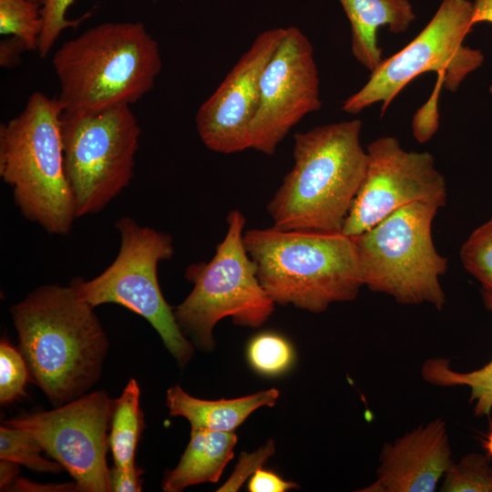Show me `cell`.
<instances>
[{
	"mask_svg": "<svg viewBox=\"0 0 492 492\" xmlns=\"http://www.w3.org/2000/svg\"><path fill=\"white\" fill-rule=\"evenodd\" d=\"M298 487L297 484L282 478L276 473L262 469H257L251 477L248 490L251 492H285Z\"/></svg>",
	"mask_w": 492,
	"mask_h": 492,
	"instance_id": "29",
	"label": "cell"
},
{
	"mask_svg": "<svg viewBox=\"0 0 492 492\" xmlns=\"http://www.w3.org/2000/svg\"><path fill=\"white\" fill-rule=\"evenodd\" d=\"M367 168L342 232L354 237L398 209L428 201L443 207L446 183L429 152L407 151L394 137H380L366 149Z\"/></svg>",
	"mask_w": 492,
	"mask_h": 492,
	"instance_id": "12",
	"label": "cell"
},
{
	"mask_svg": "<svg viewBox=\"0 0 492 492\" xmlns=\"http://www.w3.org/2000/svg\"><path fill=\"white\" fill-rule=\"evenodd\" d=\"M140 133L129 106L62 113L65 171L77 218L99 212L129 185Z\"/></svg>",
	"mask_w": 492,
	"mask_h": 492,
	"instance_id": "9",
	"label": "cell"
},
{
	"mask_svg": "<svg viewBox=\"0 0 492 492\" xmlns=\"http://www.w3.org/2000/svg\"><path fill=\"white\" fill-rule=\"evenodd\" d=\"M483 296L487 308L492 312V295L483 292ZM421 374L425 382L436 386H467L470 389L469 402L474 404L475 415H490L492 410V359L480 369L462 373L453 370L447 359L429 358L423 364Z\"/></svg>",
	"mask_w": 492,
	"mask_h": 492,
	"instance_id": "20",
	"label": "cell"
},
{
	"mask_svg": "<svg viewBox=\"0 0 492 492\" xmlns=\"http://www.w3.org/2000/svg\"><path fill=\"white\" fill-rule=\"evenodd\" d=\"M274 444L270 440L257 451L248 454L242 453L240 460L230 478L218 491H237L244 481L268 460L274 453Z\"/></svg>",
	"mask_w": 492,
	"mask_h": 492,
	"instance_id": "28",
	"label": "cell"
},
{
	"mask_svg": "<svg viewBox=\"0 0 492 492\" xmlns=\"http://www.w3.org/2000/svg\"><path fill=\"white\" fill-rule=\"evenodd\" d=\"M142 470L136 466L120 467L115 466L109 471L111 491L139 492L142 489Z\"/></svg>",
	"mask_w": 492,
	"mask_h": 492,
	"instance_id": "30",
	"label": "cell"
},
{
	"mask_svg": "<svg viewBox=\"0 0 492 492\" xmlns=\"http://www.w3.org/2000/svg\"><path fill=\"white\" fill-rule=\"evenodd\" d=\"M472 17L469 0H442L425 28L403 49L384 59L365 85L343 101L342 109L358 114L381 102L384 112L404 87L429 71L442 77L448 91H456L466 77L484 62L480 49L463 44L473 27Z\"/></svg>",
	"mask_w": 492,
	"mask_h": 492,
	"instance_id": "10",
	"label": "cell"
},
{
	"mask_svg": "<svg viewBox=\"0 0 492 492\" xmlns=\"http://www.w3.org/2000/svg\"><path fill=\"white\" fill-rule=\"evenodd\" d=\"M472 24L480 22L492 24V0H474Z\"/></svg>",
	"mask_w": 492,
	"mask_h": 492,
	"instance_id": "32",
	"label": "cell"
},
{
	"mask_svg": "<svg viewBox=\"0 0 492 492\" xmlns=\"http://www.w3.org/2000/svg\"><path fill=\"white\" fill-rule=\"evenodd\" d=\"M15 487L17 488L16 490H23V491H33L36 490H47V491H79L77 484H69V485H60V486H41V485H33V483L25 480V479H15Z\"/></svg>",
	"mask_w": 492,
	"mask_h": 492,
	"instance_id": "33",
	"label": "cell"
},
{
	"mask_svg": "<svg viewBox=\"0 0 492 492\" xmlns=\"http://www.w3.org/2000/svg\"><path fill=\"white\" fill-rule=\"evenodd\" d=\"M74 0H39L40 13L43 18V29L38 39L37 51L41 57L50 52L61 32L77 26L84 17L77 20H67L66 12Z\"/></svg>",
	"mask_w": 492,
	"mask_h": 492,
	"instance_id": "27",
	"label": "cell"
},
{
	"mask_svg": "<svg viewBox=\"0 0 492 492\" xmlns=\"http://www.w3.org/2000/svg\"><path fill=\"white\" fill-rule=\"evenodd\" d=\"M30 378L27 364L20 352L5 340L0 343V402L11 404L25 396Z\"/></svg>",
	"mask_w": 492,
	"mask_h": 492,
	"instance_id": "26",
	"label": "cell"
},
{
	"mask_svg": "<svg viewBox=\"0 0 492 492\" xmlns=\"http://www.w3.org/2000/svg\"><path fill=\"white\" fill-rule=\"evenodd\" d=\"M260 90L259 108L250 128V149L272 156L302 118L322 107L313 47L298 27L285 28L262 73Z\"/></svg>",
	"mask_w": 492,
	"mask_h": 492,
	"instance_id": "13",
	"label": "cell"
},
{
	"mask_svg": "<svg viewBox=\"0 0 492 492\" xmlns=\"http://www.w3.org/2000/svg\"><path fill=\"white\" fill-rule=\"evenodd\" d=\"M237 439L234 432L191 428L179 464L165 475L163 491L179 492L193 485L218 482L233 457Z\"/></svg>",
	"mask_w": 492,
	"mask_h": 492,
	"instance_id": "18",
	"label": "cell"
},
{
	"mask_svg": "<svg viewBox=\"0 0 492 492\" xmlns=\"http://www.w3.org/2000/svg\"><path fill=\"white\" fill-rule=\"evenodd\" d=\"M290 342L276 333L265 332L254 336L247 346V358L253 370L274 376L288 371L294 361Z\"/></svg>",
	"mask_w": 492,
	"mask_h": 492,
	"instance_id": "23",
	"label": "cell"
},
{
	"mask_svg": "<svg viewBox=\"0 0 492 492\" xmlns=\"http://www.w3.org/2000/svg\"><path fill=\"white\" fill-rule=\"evenodd\" d=\"M139 399L138 384L132 378L125 386L121 395L112 402L108 440L117 466H136L137 446L144 428Z\"/></svg>",
	"mask_w": 492,
	"mask_h": 492,
	"instance_id": "19",
	"label": "cell"
},
{
	"mask_svg": "<svg viewBox=\"0 0 492 492\" xmlns=\"http://www.w3.org/2000/svg\"><path fill=\"white\" fill-rule=\"evenodd\" d=\"M39 3L30 0H0V33L12 35L26 50H37L43 29Z\"/></svg>",
	"mask_w": 492,
	"mask_h": 492,
	"instance_id": "21",
	"label": "cell"
},
{
	"mask_svg": "<svg viewBox=\"0 0 492 492\" xmlns=\"http://www.w3.org/2000/svg\"><path fill=\"white\" fill-rule=\"evenodd\" d=\"M286 27L265 30L200 105L195 122L209 149L232 154L250 149V128L260 105L261 79L282 42Z\"/></svg>",
	"mask_w": 492,
	"mask_h": 492,
	"instance_id": "14",
	"label": "cell"
},
{
	"mask_svg": "<svg viewBox=\"0 0 492 492\" xmlns=\"http://www.w3.org/2000/svg\"><path fill=\"white\" fill-rule=\"evenodd\" d=\"M350 22L352 53L371 72L384 60L377 31L388 26L394 34L405 33L416 15L409 0H339Z\"/></svg>",
	"mask_w": 492,
	"mask_h": 492,
	"instance_id": "16",
	"label": "cell"
},
{
	"mask_svg": "<svg viewBox=\"0 0 492 492\" xmlns=\"http://www.w3.org/2000/svg\"><path fill=\"white\" fill-rule=\"evenodd\" d=\"M453 462L446 424L437 418L384 445L375 480L361 492H433Z\"/></svg>",
	"mask_w": 492,
	"mask_h": 492,
	"instance_id": "15",
	"label": "cell"
},
{
	"mask_svg": "<svg viewBox=\"0 0 492 492\" xmlns=\"http://www.w3.org/2000/svg\"><path fill=\"white\" fill-rule=\"evenodd\" d=\"M30 378L59 406L99 379L108 341L94 308L73 287L45 284L10 309Z\"/></svg>",
	"mask_w": 492,
	"mask_h": 492,
	"instance_id": "1",
	"label": "cell"
},
{
	"mask_svg": "<svg viewBox=\"0 0 492 492\" xmlns=\"http://www.w3.org/2000/svg\"><path fill=\"white\" fill-rule=\"evenodd\" d=\"M30 1H32V2H36V3L39 2V0H30Z\"/></svg>",
	"mask_w": 492,
	"mask_h": 492,
	"instance_id": "36",
	"label": "cell"
},
{
	"mask_svg": "<svg viewBox=\"0 0 492 492\" xmlns=\"http://www.w3.org/2000/svg\"><path fill=\"white\" fill-rule=\"evenodd\" d=\"M19 473V465L15 463V462H12V461H8V460H4V459H1V462H0V487L2 488V490L5 487H7L8 486H10V484L15 481V477L18 475Z\"/></svg>",
	"mask_w": 492,
	"mask_h": 492,
	"instance_id": "34",
	"label": "cell"
},
{
	"mask_svg": "<svg viewBox=\"0 0 492 492\" xmlns=\"http://www.w3.org/2000/svg\"><path fill=\"white\" fill-rule=\"evenodd\" d=\"M245 222L239 210H231L226 235L211 260L190 264L185 271L193 288L173 309L174 315L184 335L202 351L214 348L212 332L223 318L258 328L274 311L275 303L261 284L244 246Z\"/></svg>",
	"mask_w": 492,
	"mask_h": 492,
	"instance_id": "7",
	"label": "cell"
},
{
	"mask_svg": "<svg viewBox=\"0 0 492 492\" xmlns=\"http://www.w3.org/2000/svg\"><path fill=\"white\" fill-rule=\"evenodd\" d=\"M280 395L275 388L246 396L216 401L190 395L179 385L168 389L166 405L172 416H183L191 428L234 432L251 414L263 406H273Z\"/></svg>",
	"mask_w": 492,
	"mask_h": 492,
	"instance_id": "17",
	"label": "cell"
},
{
	"mask_svg": "<svg viewBox=\"0 0 492 492\" xmlns=\"http://www.w3.org/2000/svg\"><path fill=\"white\" fill-rule=\"evenodd\" d=\"M112 402L106 392L95 391L4 424L30 433L73 477L79 491L109 492L107 453Z\"/></svg>",
	"mask_w": 492,
	"mask_h": 492,
	"instance_id": "11",
	"label": "cell"
},
{
	"mask_svg": "<svg viewBox=\"0 0 492 492\" xmlns=\"http://www.w3.org/2000/svg\"><path fill=\"white\" fill-rule=\"evenodd\" d=\"M483 446L489 457H492V428L482 439Z\"/></svg>",
	"mask_w": 492,
	"mask_h": 492,
	"instance_id": "35",
	"label": "cell"
},
{
	"mask_svg": "<svg viewBox=\"0 0 492 492\" xmlns=\"http://www.w3.org/2000/svg\"><path fill=\"white\" fill-rule=\"evenodd\" d=\"M490 457L469 453L448 466L441 486L443 492H492Z\"/></svg>",
	"mask_w": 492,
	"mask_h": 492,
	"instance_id": "24",
	"label": "cell"
},
{
	"mask_svg": "<svg viewBox=\"0 0 492 492\" xmlns=\"http://www.w3.org/2000/svg\"><path fill=\"white\" fill-rule=\"evenodd\" d=\"M26 50L24 45L12 37L9 41H3L0 48V64L3 67H10L16 64L20 53Z\"/></svg>",
	"mask_w": 492,
	"mask_h": 492,
	"instance_id": "31",
	"label": "cell"
},
{
	"mask_svg": "<svg viewBox=\"0 0 492 492\" xmlns=\"http://www.w3.org/2000/svg\"><path fill=\"white\" fill-rule=\"evenodd\" d=\"M465 269L492 295V218L469 235L460 250Z\"/></svg>",
	"mask_w": 492,
	"mask_h": 492,
	"instance_id": "25",
	"label": "cell"
},
{
	"mask_svg": "<svg viewBox=\"0 0 492 492\" xmlns=\"http://www.w3.org/2000/svg\"><path fill=\"white\" fill-rule=\"evenodd\" d=\"M63 107L41 92L0 127V177L21 214L47 233L66 235L77 218L61 138Z\"/></svg>",
	"mask_w": 492,
	"mask_h": 492,
	"instance_id": "5",
	"label": "cell"
},
{
	"mask_svg": "<svg viewBox=\"0 0 492 492\" xmlns=\"http://www.w3.org/2000/svg\"><path fill=\"white\" fill-rule=\"evenodd\" d=\"M243 242L275 304L320 313L364 286L353 238L342 231L250 229Z\"/></svg>",
	"mask_w": 492,
	"mask_h": 492,
	"instance_id": "4",
	"label": "cell"
},
{
	"mask_svg": "<svg viewBox=\"0 0 492 492\" xmlns=\"http://www.w3.org/2000/svg\"><path fill=\"white\" fill-rule=\"evenodd\" d=\"M40 443L28 432L2 425L0 427V459L23 465L39 473H59L63 466L42 456Z\"/></svg>",
	"mask_w": 492,
	"mask_h": 492,
	"instance_id": "22",
	"label": "cell"
},
{
	"mask_svg": "<svg viewBox=\"0 0 492 492\" xmlns=\"http://www.w3.org/2000/svg\"><path fill=\"white\" fill-rule=\"evenodd\" d=\"M115 226L120 245L112 263L92 280L77 277L70 285L93 308L116 303L142 316L183 367L193 355V346L178 325L158 279L159 263L174 254L173 239L166 232L139 225L128 216L119 218Z\"/></svg>",
	"mask_w": 492,
	"mask_h": 492,
	"instance_id": "8",
	"label": "cell"
},
{
	"mask_svg": "<svg viewBox=\"0 0 492 492\" xmlns=\"http://www.w3.org/2000/svg\"><path fill=\"white\" fill-rule=\"evenodd\" d=\"M63 112L130 106L161 71L158 42L140 22L104 23L65 42L52 59Z\"/></svg>",
	"mask_w": 492,
	"mask_h": 492,
	"instance_id": "3",
	"label": "cell"
},
{
	"mask_svg": "<svg viewBox=\"0 0 492 492\" xmlns=\"http://www.w3.org/2000/svg\"><path fill=\"white\" fill-rule=\"evenodd\" d=\"M439 208L415 201L352 237L364 285L401 304L429 303L438 310L445 306L440 277L447 270V259L438 253L432 237Z\"/></svg>",
	"mask_w": 492,
	"mask_h": 492,
	"instance_id": "6",
	"label": "cell"
},
{
	"mask_svg": "<svg viewBox=\"0 0 492 492\" xmlns=\"http://www.w3.org/2000/svg\"><path fill=\"white\" fill-rule=\"evenodd\" d=\"M362 126L343 120L294 134L292 168L267 205L273 227L342 231L367 168Z\"/></svg>",
	"mask_w": 492,
	"mask_h": 492,
	"instance_id": "2",
	"label": "cell"
}]
</instances>
